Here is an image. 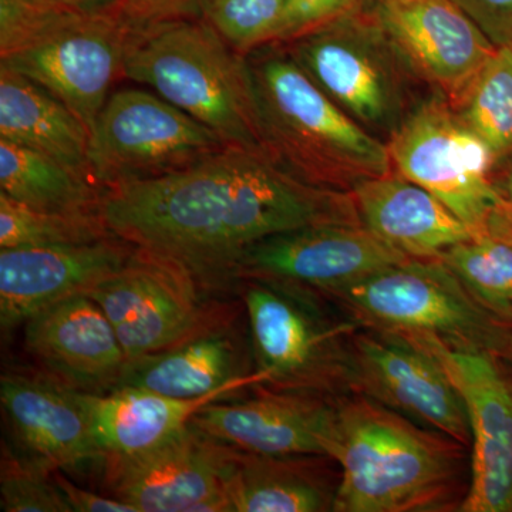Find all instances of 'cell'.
<instances>
[{
	"label": "cell",
	"mask_w": 512,
	"mask_h": 512,
	"mask_svg": "<svg viewBox=\"0 0 512 512\" xmlns=\"http://www.w3.org/2000/svg\"><path fill=\"white\" fill-rule=\"evenodd\" d=\"M0 140L46 154L90 177V133L83 121L42 86L3 66Z\"/></svg>",
	"instance_id": "obj_25"
},
{
	"label": "cell",
	"mask_w": 512,
	"mask_h": 512,
	"mask_svg": "<svg viewBox=\"0 0 512 512\" xmlns=\"http://www.w3.org/2000/svg\"><path fill=\"white\" fill-rule=\"evenodd\" d=\"M352 197L362 224L409 258L439 259L473 237L443 202L396 171L357 185Z\"/></svg>",
	"instance_id": "obj_22"
},
{
	"label": "cell",
	"mask_w": 512,
	"mask_h": 512,
	"mask_svg": "<svg viewBox=\"0 0 512 512\" xmlns=\"http://www.w3.org/2000/svg\"><path fill=\"white\" fill-rule=\"evenodd\" d=\"M493 183L500 198L501 214L512 225V154L495 164Z\"/></svg>",
	"instance_id": "obj_37"
},
{
	"label": "cell",
	"mask_w": 512,
	"mask_h": 512,
	"mask_svg": "<svg viewBox=\"0 0 512 512\" xmlns=\"http://www.w3.org/2000/svg\"><path fill=\"white\" fill-rule=\"evenodd\" d=\"M94 441L106 457H130L171 439L187 427L195 414L221 396L177 399L137 387L110 392H80Z\"/></svg>",
	"instance_id": "obj_24"
},
{
	"label": "cell",
	"mask_w": 512,
	"mask_h": 512,
	"mask_svg": "<svg viewBox=\"0 0 512 512\" xmlns=\"http://www.w3.org/2000/svg\"><path fill=\"white\" fill-rule=\"evenodd\" d=\"M409 259L365 225H311L256 242L239 258L232 281L274 282L326 298Z\"/></svg>",
	"instance_id": "obj_12"
},
{
	"label": "cell",
	"mask_w": 512,
	"mask_h": 512,
	"mask_svg": "<svg viewBox=\"0 0 512 512\" xmlns=\"http://www.w3.org/2000/svg\"><path fill=\"white\" fill-rule=\"evenodd\" d=\"M195 276L178 262L137 248L117 274L87 296L103 309L128 360L153 355L201 326L215 306L204 303Z\"/></svg>",
	"instance_id": "obj_11"
},
{
	"label": "cell",
	"mask_w": 512,
	"mask_h": 512,
	"mask_svg": "<svg viewBox=\"0 0 512 512\" xmlns=\"http://www.w3.org/2000/svg\"><path fill=\"white\" fill-rule=\"evenodd\" d=\"M386 144L393 171L433 194L473 235L500 214L493 153L443 97L421 101Z\"/></svg>",
	"instance_id": "obj_9"
},
{
	"label": "cell",
	"mask_w": 512,
	"mask_h": 512,
	"mask_svg": "<svg viewBox=\"0 0 512 512\" xmlns=\"http://www.w3.org/2000/svg\"><path fill=\"white\" fill-rule=\"evenodd\" d=\"M365 9V0H286L284 32L278 43L308 35Z\"/></svg>",
	"instance_id": "obj_33"
},
{
	"label": "cell",
	"mask_w": 512,
	"mask_h": 512,
	"mask_svg": "<svg viewBox=\"0 0 512 512\" xmlns=\"http://www.w3.org/2000/svg\"><path fill=\"white\" fill-rule=\"evenodd\" d=\"M59 2L90 13H109L119 10V0H59Z\"/></svg>",
	"instance_id": "obj_38"
},
{
	"label": "cell",
	"mask_w": 512,
	"mask_h": 512,
	"mask_svg": "<svg viewBox=\"0 0 512 512\" xmlns=\"http://www.w3.org/2000/svg\"><path fill=\"white\" fill-rule=\"evenodd\" d=\"M349 393L471 446L466 406L436 357L402 333L357 326L348 349Z\"/></svg>",
	"instance_id": "obj_10"
},
{
	"label": "cell",
	"mask_w": 512,
	"mask_h": 512,
	"mask_svg": "<svg viewBox=\"0 0 512 512\" xmlns=\"http://www.w3.org/2000/svg\"><path fill=\"white\" fill-rule=\"evenodd\" d=\"M497 49L512 50V0H456Z\"/></svg>",
	"instance_id": "obj_34"
},
{
	"label": "cell",
	"mask_w": 512,
	"mask_h": 512,
	"mask_svg": "<svg viewBox=\"0 0 512 512\" xmlns=\"http://www.w3.org/2000/svg\"><path fill=\"white\" fill-rule=\"evenodd\" d=\"M198 16L235 52L247 56L281 40L286 0H201Z\"/></svg>",
	"instance_id": "obj_30"
},
{
	"label": "cell",
	"mask_w": 512,
	"mask_h": 512,
	"mask_svg": "<svg viewBox=\"0 0 512 512\" xmlns=\"http://www.w3.org/2000/svg\"><path fill=\"white\" fill-rule=\"evenodd\" d=\"M136 249L117 235L86 244L0 249L3 335L52 303L86 295L117 274Z\"/></svg>",
	"instance_id": "obj_19"
},
{
	"label": "cell",
	"mask_w": 512,
	"mask_h": 512,
	"mask_svg": "<svg viewBox=\"0 0 512 512\" xmlns=\"http://www.w3.org/2000/svg\"><path fill=\"white\" fill-rule=\"evenodd\" d=\"M440 261L497 318L512 320V225L498 214L480 234L448 248Z\"/></svg>",
	"instance_id": "obj_27"
},
{
	"label": "cell",
	"mask_w": 512,
	"mask_h": 512,
	"mask_svg": "<svg viewBox=\"0 0 512 512\" xmlns=\"http://www.w3.org/2000/svg\"><path fill=\"white\" fill-rule=\"evenodd\" d=\"M0 192L36 210L76 214L99 212L103 190L62 161L0 140Z\"/></svg>",
	"instance_id": "obj_26"
},
{
	"label": "cell",
	"mask_w": 512,
	"mask_h": 512,
	"mask_svg": "<svg viewBox=\"0 0 512 512\" xmlns=\"http://www.w3.org/2000/svg\"><path fill=\"white\" fill-rule=\"evenodd\" d=\"M244 400L208 404L192 423L221 443L266 456H325L338 397L255 386Z\"/></svg>",
	"instance_id": "obj_17"
},
{
	"label": "cell",
	"mask_w": 512,
	"mask_h": 512,
	"mask_svg": "<svg viewBox=\"0 0 512 512\" xmlns=\"http://www.w3.org/2000/svg\"><path fill=\"white\" fill-rule=\"evenodd\" d=\"M454 110L487 144L495 164L512 154V50L498 49Z\"/></svg>",
	"instance_id": "obj_29"
},
{
	"label": "cell",
	"mask_w": 512,
	"mask_h": 512,
	"mask_svg": "<svg viewBox=\"0 0 512 512\" xmlns=\"http://www.w3.org/2000/svg\"><path fill=\"white\" fill-rule=\"evenodd\" d=\"M505 357H508V359L512 362V338L510 340V345H508L507 352H505Z\"/></svg>",
	"instance_id": "obj_40"
},
{
	"label": "cell",
	"mask_w": 512,
	"mask_h": 512,
	"mask_svg": "<svg viewBox=\"0 0 512 512\" xmlns=\"http://www.w3.org/2000/svg\"><path fill=\"white\" fill-rule=\"evenodd\" d=\"M218 134L148 89L110 94L94 121L89 173L101 190L177 173L227 148Z\"/></svg>",
	"instance_id": "obj_8"
},
{
	"label": "cell",
	"mask_w": 512,
	"mask_h": 512,
	"mask_svg": "<svg viewBox=\"0 0 512 512\" xmlns=\"http://www.w3.org/2000/svg\"><path fill=\"white\" fill-rule=\"evenodd\" d=\"M360 326L431 336L451 348L504 356L508 323L484 308L440 259H409L326 298Z\"/></svg>",
	"instance_id": "obj_6"
},
{
	"label": "cell",
	"mask_w": 512,
	"mask_h": 512,
	"mask_svg": "<svg viewBox=\"0 0 512 512\" xmlns=\"http://www.w3.org/2000/svg\"><path fill=\"white\" fill-rule=\"evenodd\" d=\"M231 446L194 423L160 446L104 458V485L138 512H231L225 476Z\"/></svg>",
	"instance_id": "obj_14"
},
{
	"label": "cell",
	"mask_w": 512,
	"mask_h": 512,
	"mask_svg": "<svg viewBox=\"0 0 512 512\" xmlns=\"http://www.w3.org/2000/svg\"><path fill=\"white\" fill-rule=\"evenodd\" d=\"M136 28L119 10L84 12L45 42L0 57V66L62 100L90 133L114 84L124 79V57Z\"/></svg>",
	"instance_id": "obj_15"
},
{
	"label": "cell",
	"mask_w": 512,
	"mask_h": 512,
	"mask_svg": "<svg viewBox=\"0 0 512 512\" xmlns=\"http://www.w3.org/2000/svg\"><path fill=\"white\" fill-rule=\"evenodd\" d=\"M325 456H266L231 447L225 493L231 512L333 511L339 474Z\"/></svg>",
	"instance_id": "obj_23"
},
{
	"label": "cell",
	"mask_w": 512,
	"mask_h": 512,
	"mask_svg": "<svg viewBox=\"0 0 512 512\" xmlns=\"http://www.w3.org/2000/svg\"><path fill=\"white\" fill-rule=\"evenodd\" d=\"M367 10L420 82L451 107L498 50L456 0H382Z\"/></svg>",
	"instance_id": "obj_16"
},
{
	"label": "cell",
	"mask_w": 512,
	"mask_h": 512,
	"mask_svg": "<svg viewBox=\"0 0 512 512\" xmlns=\"http://www.w3.org/2000/svg\"><path fill=\"white\" fill-rule=\"evenodd\" d=\"M245 64L259 146L288 173L343 192L392 173L386 141L336 106L282 43L248 53Z\"/></svg>",
	"instance_id": "obj_3"
},
{
	"label": "cell",
	"mask_w": 512,
	"mask_h": 512,
	"mask_svg": "<svg viewBox=\"0 0 512 512\" xmlns=\"http://www.w3.org/2000/svg\"><path fill=\"white\" fill-rule=\"evenodd\" d=\"M55 480L70 512H138L136 507L113 495H101L79 487L67 478L64 471L56 470Z\"/></svg>",
	"instance_id": "obj_36"
},
{
	"label": "cell",
	"mask_w": 512,
	"mask_h": 512,
	"mask_svg": "<svg viewBox=\"0 0 512 512\" xmlns=\"http://www.w3.org/2000/svg\"><path fill=\"white\" fill-rule=\"evenodd\" d=\"M201 0H119V12L137 26L164 20L200 18Z\"/></svg>",
	"instance_id": "obj_35"
},
{
	"label": "cell",
	"mask_w": 512,
	"mask_h": 512,
	"mask_svg": "<svg viewBox=\"0 0 512 512\" xmlns=\"http://www.w3.org/2000/svg\"><path fill=\"white\" fill-rule=\"evenodd\" d=\"M466 450L362 394H342L329 444L339 467L333 511H458L470 485Z\"/></svg>",
	"instance_id": "obj_2"
},
{
	"label": "cell",
	"mask_w": 512,
	"mask_h": 512,
	"mask_svg": "<svg viewBox=\"0 0 512 512\" xmlns=\"http://www.w3.org/2000/svg\"><path fill=\"white\" fill-rule=\"evenodd\" d=\"M25 348L50 376L87 393L110 392L128 359L103 309L87 295L46 306L26 320Z\"/></svg>",
	"instance_id": "obj_21"
},
{
	"label": "cell",
	"mask_w": 512,
	"mask_h": 512,
	"mask_svg": "<svg viewBox=\"0 0 512 512\" xmlns=\"http://www.w3.org/2000/svg\"><path fill=\"white\" fill-rule=\"evenodd\" d=\"M82 13L59 0H0V57L45 42Z\"/></svg>",
	"instance_id": "obj_32"
},
{
	"label": "cell",
	"mask_w": 512,
	"mask_h": 512,
	"mask_svg": "<svg viewBox=\"0 0 512 512\" xmlns=\"http://www.w3.org/2000/svg\"><path fill=\"white\" fill-rule=\"evenodd\" d=\"M0 407L10 443L40 463L64 473L103 464L79 390L56 377L3 373Z\"/></svg>",
	"instance_id": "obj_20"
},
{
	"label": "cell",
	"mask_w": 512,
	"mask_h": 512,
	"mask_svg": "<svg viewBox=\"0 0 512 512\" xmlns=\"http://www.w3.org/2000/svg\"><path fill=\"white\" fill-rule=\"evenodd\" d=\"M382 2V0H365L366 9L372 8L376 3Z\"/></svg>",
	"instance_id": "obj_39"
},
{
	"label": "cell",
	"mask_w": 512,
	"mask_h": 512,
	"mask_svg": "<svg viewBox=\"0 0 512 512\" xmlns=\"http://www.w3.org/2000/svg\"><path fill=\"white\" fill-rule=\"evenodd\" d=\"M412 338L443 367L470 421V485L458 511L512 512V379L500 356L451 348L431 336Z\"/></svg>",
	"instance_id": "obj_13"
},
{
	"label": "cell",
	"mask_w": 512,
	"mask_h": 512,
	"mask_svg": "<svg viewBox=\"0 0 512 512\" xmlns=\"http://www.w3.org/2000/svg\"><path fill=\"white\" fill-rule=\"evenodd\" d=\"M235 316L231 306L218 303L190 335L153 355L128 360L114 389L137 387L177 399H227L247 387L262 386L264 377L249 370Z\"/></svg>",
	"instance_id": "obj_18"
},
{
	"label": "cell",
	"mask_w": 512,
	"mask_h": 512,
	"mask_svg": "<svg viewBox=\"0 0 512 512\" xmlns=\"http://www.w3.org/2000/svg\"><path fill=\"white\" fill-rule=\"evenodd\" d=\"M123 76L200 121L227 146L261 148L245 56L204 19L137 26Z\"/></svg>",
	"instance_id": "obj_4"
},
{
	"label": "cell",
	"mask_w": 512,
	"mask_h": 512,
	"mask_svg": "<svg viewBox=\"0 0 512 512\" xmlns=\"http://www.w3.org/2000/svg\"><path fill=\"white\" fill-rule=\"evenodd\" d=\"M239 284L262 386L329 397L348 394L349 339L359 325L326 316L316 293L274 282Z\"/></svg>",
	"instance_id": "obj_7"
},
{
	"label": "cell",
	"mask_w": 512,
	"mask_h": 512,
	"mask_svg": "<svg viewBox=\"0 0 512 512\" xmlns=\"http://www.w3.org/2000/svg\"><path fill=\"white\" fill-rule=\"evenodd\" d=\"M114 235L100 212L36 210L0 192V249L86 244Z\"/></svg>",
	"instance_id": "obj_28"
},
{
	"label": "cell",
	"mask_w": 512,
	"mask_h": 512,
	"mask_svg": "<svg viewBox=\"0 0 512 512\" xmlns=\"http://www.w3.org/2000/svg\"><path fill=\"white\" fill-rule=\"evenodd\" d=\"M99 212L113 234L183 265L204 291L234 284L239 258L262 239L311 225L362 224L352 192L305 183L262 148L244 147L106 188Z\"/></svg>",
	"instance_id": "obj_1"
},
{
	"label": "cell",
	"mask_w": 512,
	"mask_h": 512,
	"mask_svg": "<svg viewBox=\"0 0 512 512\" xmlns=\"http://www.w3.org/2000/svg\"><path fill=\"white\" fill-rule=\"evenodd\" d=\"M282 45L336 106L380 140L430 96H421L429 89L370 10Z\"/></svg>",
	"instance_id": "obj_5"
},
{
	"label": "cell",
	"mask_w": 512,
	"mask_h": 512,
	"mask_svg": "<svg viewBox=\"0 0 512 512\" xmlns=\"http://www.w3.org/2000/svg\"><path fill=\"white\" fill-rule=\"evenodd\" d=\"M53 468L2 441L0 507L5 512H70Z\"/></svg>",
	"instance_id": "obj_31"
}]
</instances>
